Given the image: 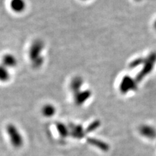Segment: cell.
Wrapping results in <instances>:
<instances>
[{
    "label": "cell",
    "instance_id": "1",
    "mask_svg": "<svg viewBox=\"0 0 156 156\" xmlns=\"http://www.w3.org/2000/svg\"><path fill=\"white\" fill-rule=\"evenodd\" d=\"M44 48V43L41 39H36L29 47V58L34 68H40L43 65L44 57L42 56V52Z\"/></svg>",
    "mask_w": 156,
    "mask_h": 156
},
{
    "label": "cell",
    "instance_id": "6",
    "mask_svg": "<svg viewBox=\"0 0 156 156\" xmlns=\"http://www.w3.org/2000/svg\"><path fill=\"white\" fill-rule=\"evenodd\" d=\"M75 94V100L76 103L77 105H81L84 103L89 98L91 95V92L90 90H85V91H79Z\"/></svg>",
    "mask_w": 156,
    "mask_h": 156
},
{
    "label": "cell",
    "instance_id": "12",
    "mask_svg": "<svg viewBox=\"0 0 156 156\" xmlns=\"http://www.w3.org/2000/svg\"><path fill=\"white\" fill-rule=\"evenodd\" d=\"M81 1H83V2H87V1H89V0H81Z\"/></svg>",
    "mask_w": 156,
    "mask_h": 156
},
{
    "label": "cell",
    "instance_id": "5",
    "mask_svg": "<svg viewBox=\"0 0 156 156\" xmlns=\"http://www.w3.org/2000/svg\"><path fill=\"white\" fill-rule=\"evenodd\" d=\"M83 85V78L80 76H76L72 78L70 82V87L71 90L74 92V94H76L81 90Z\"/></svg>",
    "mask_w": 156,
    "mask_h": 156
},
{
    "label": "cell",
    "instance_id": "2",
    "mask_svg": "<svg viewBox=\"0 0 156 156\" xmlns=\"http://www.w3.org/2000/svg\"><path fill=\"white\" fill-rule=\"evenodd\" d=\"M7 133L10 142L14 148L22 147L23 144V138L16 126L14 124H9L7 127Z\"/></svg>",
    "mask_w": 156,
    "mask_h": 156
},
{
    "label": "cell",
    "instance_id": "10",
    "mask_svg": "<svg viewBox=\"0 0 156 156\" xmlns=\"http://www.w3.org/2000/svg\"><path fill=\"white\" fill-rule=\"evenodd\" d=\"M140 132L146 137L152 138L154 136H155V131L152 126H144L140 128Z\"/></svg>",
    "mask_w": 156,
    "mask_h": 156
},
{
    "label": "cell",
    "instance_id": "4",
    "mask_svg": "<svg viewBox=\"0 0 156 156\" xmlns=\"http://www.w3.org/2000/svg\"><path fill=\"white\" fill-rule=\"evenodd\" d=\"M27 5L25 0H11L10 2V7L16 13H21L25 11Z\"/></svg>",
    "mask_w": 156,
    "mask_h": 156
},
{
    "label": "cell",
    "instance_id": "9",
    "mask_svg": "<svg viewBox=\"0 0 156 156\" xmlns=\"http://www.w3.org/2000/svg\"><path fill=\"white\" fill-rule=\"evenodd\" d=\"M10 78H11V75L7 68L2 65H0V82H7Z\"/></svg>",
    "mask_w": 156,
    "mask_h": 156
},
{
    "label": "cell",
    "instance_id": "7",
    "mask_svg": "<svg viewBox=\"0 0 156 156\" xmlns=\"http://www.w3.org/2000/svg\"><path fill=\"white\" fill-rule=\"evenodd\" d=\"M136 88L135 84L134 83V81L131 79V77H125L121 83L120 89L124 92H128L132 89Z\"/></svg>",
    "mask_w": 156,
    "mask_h": 156
},
{
    "label": "cell",
    "instance_id": "8",
    "mask_svg": "<svg viewBox=\"0 0 156 156\" xmlns=\"http://www.w3.org/2000/svg\"><path fill=\"white\" fill-rule=\"evenodd\" d=\"M56 111L57 110L55 107L51 104L44 105L42 107L41 110L42 115L46 118H50V117L54 116L56 113Z\"/></svg>",
    "mask_w": 156,
    "mask_h": 156
},
{
    "label": "cell",
    "instance_id": "11",
    "mask_svg": "<svg viewBox=\"0 0 156 156\" xmlns=\"http://www.w3.org/2000/svg\"><path fill=\"white\" fill-rule=\"evenodd\" d=\"M153 26H154V29H155V30L156 31V19L155 20V21H154V22Z\"/></svg>",
    "mask_w": 156,
    "mask_h": 156
},
{
    "label": "cell",
    "instance_id": "3",
    "mask_svg": "<svg viewBox=\"0 0 156 156\" xmlns=\"http://www.w3.org/2000/svg\"><path fill=\"white\" fill-rule=\"evenodd\" d=\"M2 65L8 68H12L15 67L18 64L17 58L12 53L5 54L2 58Z\"/></svg>",
    "mask_w": 156,
    "mask_h": 156
}]
</instances>
